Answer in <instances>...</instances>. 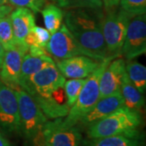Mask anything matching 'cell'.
Here are the masks:
<instances>
[{
	"label": "cell",
	"mask_w": 146,
	"mask_h": 146,
	"mask_svg": "<svg viewBox=\"0 0 146 146\" xmlns=\"http://www.w3.org/2000/svg\"><path fill=\"white\" fill-rule=\"evenodd\" d=\"M46 0H7L10 5L16 7H27L34 12H39L42 10Z\"/></svg>",
	"instance_id": "obj_27"
},
{
	"label": "cell",
	"mask_w": 146,
	"mask_h": 146,
	"mask_svg": "<svg viewBox=\"0 0 146 146\" xmlns=\"http://www.w3.org/2000/svg\"><path fill=\"white\" fill-rule=\"evenodd\" d=\"M32 142H33V146H46V144L44 143L43 139H42L41 132H40V133L33 140Z\"/></svg>",
	"instance_id": "obj_31"
},
{
	"label": "cell",
	"mask_w": 146,
	"mask_h": 146,
	"mask_svg": "<svg viewBox=\"0 0 146 146\" xmlns=\"http://www.w3.org/2000/svg\"><path fill=\"white\" fill-rule=\"evenodd\" d=\"M126 73L131 83L141 94H145L146 89V68L145 65L136 61L126 63Z\"/></svg>",
	"instance_id": "obj_21"
},
{
	"label": "cell",
	"mask_w": 146,
	"mask_h": 146,
	"mask_svg": "<svg viewBox=\"0 0 146 146\" xmlns=\"http://www.w3.org/2000/svg\"><path fill=\"white\" fill-rule=\"evenodd\" d=\"M14 90L18 102L21 135L27 141H33L49 119L30 94L22 89Z\"/></svg>",
	"instance_id": "obj_5"
},
{
	"label": "cell",
	"mask_w": 146,
	"mask_h": 146,
	"mask_svg": "<svg viewBox=\"0 0 146 146\" xmlns=\"http://www.w3.org/2000/svg\"><path fill=\"white\" fill-rule=\"evenodd\" d=\"M115 58L110 57L100 63L99 67L86 78V81L79 94L75 104L69 110L68 115L63 118L65 126L77 125L80 120L89 112L100 98L99 83L106 66Z\"/></svg>",
	"instance_id": "obj_3"
},
{
	"label": "cell",
	"mask_w": 146,
	"mask_h": 146,
	"mask_svg": "<svg viewBox=\"0 0 146 146\" xmlns=\"http://www.w3.org/2000/svg\"><path fill=\"white\" fill-rule=\"evenodd\" d=\"M66 80L54 64L49 65L33 74L22 88L31 96L50 97L54 92L62 88Z\"/></svg>",
	"instance_id": "obj_6"
},
{
	"label": "cell",
	"mask_w": 146,
	"mask_h": 146,
	"mask_svg": "<svg viewBox=\"0 0 146 146\" xmlns=\"http://www.w3.org/2000/svg\"><path fill=\"white\" fill-rule=\"evenodd\" d=\"M41 12L46 29L50 33V35H52L56 33L62 25L64 12L62 8L52 3L43 7Z\"/></svg>",
	"instance_id": "obj_20"
},
{
	"label": "cell",
	"mask_w": 146,
	"mask_h": 146,
	"mask_svg": "<svg viewBox=\"0 0 146 146\" xmlns=\"http://www.w3.org/2000/svg\"><path fill=\"white\" fill-rule=\"evenodd\" d=\"M122 106H123V99L121 93L99 98L92 109L80 120L78 124L88 127L94 123L104 119L105 117Z\"/></svg>",
	"instance_id": "obj_14"
},
{
	"label": "cell",
	"mask_w": 146,
	"mask_h": 146,
	"mask_svg": "<svg viewBox=\"0 0 146 146\" xmlns=\"http://www.w3.org/2000/svg\"><path fill=\"white\" fill-rule=\"evenodd\" d=\"M56 5L63 9L75 8H102V0H53Z\"/></svg>",
	"instance_id": "obj_25"
},
{
	"label": "cell",
	"mask_w": 146,
	"mask_h": 146,
	"mask_svg": "<svg viewBox=\"0 0 146 146\" xmlns=\"http://www.w3.org/2000/svg\"><path fill=\"white\" fill-rule=\"evenodd\" d=\"M125 72L126 62L123 58H115L110 62L100 79V98L120 93L122 80Z\"/></svg>",
	"instance_id": "obj_13"
},
{
	"label": "cell",
	"mask_w": 146,
	"mask_h": 146,
	"mask_svg": "<svg viewBox=\"0 0 146 146\" xmlns=\"http://www.w3.org/2000/svg\"><path fill=\"white\" fill-rule=\"evenodd\" d=\"M134 16L119 7L107 10L103 21V36L110 57L118 58L125 40L127 27Z\"/></svg>",
	"instance_id": "obj_4"
},
{
	"label": "cell",
	"mask_w": 146,
	"mask_h": 146,
	"mask_svg": "<svg viewBox=\"0 0 146 146\" xmlns=\"http://www.w3.org/2000/svg\"><path fill=\"white\" fill-rule=\"evenodd\" d=\"M63 89V87L59 88L48 98L36 95L32 96L48 119L64 118L68 115L70 107L67 102L66 95L62 93Z\"/></svg>",
	"instance_id": "obj_16"
},
{
	"label": "cell",
	"mask_w": 146,
	"mask_h": 146,
	"mask_svg": "<svg viewBox=\"0 0 146 146\" xmlns=\"http://www.w3.org/2000/svg\"><path fill=\"white\" fill-rule=\"evenodd\" d=\"M80 146H142L140 136L124 135L83 139Z\"/></svg>",
	"instance_id": "obj_19"
},
{
	"label": "cell",
	"mask_w": 146,
	"mask_h": 146,
	"mask_svg": "<svg viewBox=\"0 0 146 146\" xmlns=\"http://www.w3.org/2000/svg\"><path fill=\"white\" fill-rule=\"evenodd\" d=\"M7 3V0H0V6Z\"/></svg>",
	"instance_id": "obj_34"
},
{
	"label": "cell",
	"mask_w": 146,
	"mask_h": 146,
	"mask_svg": "<svg viewBox=\"0 0 146 146\" xmlns=\"http://www.w3.org/2000/svg\"><path fill=\"white\" fill-rule=\"evenodd\" d=\"M102 4L106 10H110L117 7L119 5V0H102Z\"/></svg>",
	"instance_id": "obj_29"
},
{
	"label": "cell",
	"mask_w": 146,
	"mask_h": 146,
	"mask_svg": "<svg viewBox=\"0 0 146 146\" xmlns=\"http://www.w3.org/2000/svg\"><path fill=\"white\" fill-rule=\"evenodd\" d=\"M146 52V16L136 15L131 17L125 40L121 50V55L132 60Z\"/></svg>",
	"instance_id": "obj_10"
},
{
	"label": "cell",
	"mask_w": 146,
	"mask_h": 146,
	"mask_svg": "<svg viewBox=\"0 0 146 146\" xmlns=\"http://www.w3.org/2000/svg\"><path fill=\"white\" fill-rule=\"evenodd\" d=\"M54 61L49 55L42 56H32L29 53L25 54L21 64L20 74V88L22 89L26 84L28 80L33 74L41 71L49 65L54 64Z\"/></svg>",
	"instance_id": "obj_17"
},
{
	"label": "cell",
	"mask_w": 146,
	"mask_h": 146,
	"mask_svg": "<svg viewBox=\"0 0 146 146\" xmlns=\"http://www.w3.org/2000/svg\"><path fill=\"white\" fill-rule=\"evenodd\" d=\"M4 53H5V50L4 48L3 47L2 44L0 43V68L2 66V63H3V57H4Z\"/></svg>",
	"instance_id": "obj_33"
},
{
	"label": "cell",
	"mask_w": 146,
	"mask_h": 146,
	"mask_svg": "<svg viewBox=\"0 0 146 146\" xmlns=\"http://www.w3.org/2000/svg\"><path fill=\"white\" fill-rule=\"evenodd\" d=\"M9 16L16 46L29 47L25 43V39L30 30L36 25L33 12L27 7H17L11 11Z\"/></svg>",
	"instance_id": "obj_15"
},
{
	"label": "cell",
	"mask_w": 146,
	"mask_h": 146,
	"mask_svg": "<svg viewBox=\"0 0 146 146\" xmlns=\"http://www.w3.org/2000/svg\"><path fill=\"white\" fill-rule=\"evenodd\" d=\"M12 10H13V7L10 4L5 3V4L0 6V19L3 16L9 15Z\"/></svg>",
	"instance_id": "obj_30"
},
{
	"label": "cell",
	"mask_w": 146,
	"mask_h": 146,
	"mask_svg": "<svg viewBox=\"0 0 146 146\" xmlns=\"http://www.w3.org/2000/svg\"><path fill=\"white\" fill-rule=\"evenodd\" d=\"M142 116L140 111L128 109L124 106L116 110L104 119L87 127V138L106 136H140Z\"/></svg>",
	"instance_id": "obj_2"
},
{
	"label": "cell",
	"mask_w": 146,
	"mask_h": 146,
	"mask_svg": "<svg viewBox=\"0 0 146 146\" xmlns=\"http://www.w3.org/2000/svg\"><path fill=\"white\" fill-rule=\"evenodd\" d=\"M0 146H11L9 141L6 139V137L1 131H0Z\"/></svg>",
	"instance_id": "obj_32"
},
{
	"label": "cell",
	"mask_w": 146,
	"mask_h": 146,
	"mask_svg": "<svg viewBox=\"0 0 146 146\" xmlns=\"http://www.w3.org/2000/svg\"><path fill=\"white\" fill-rule=\"evenodd\" d=\"M50 36V33L46 29L35 25L28 33L25 39V42L29 46H36L46 48Z\"/></svg>",
	"instance_id": "obj_23"
},
{
	"label": "cell",
	"mask_w": 146,
	"mask_h": 146,
	"mask_svg": "<svg viewBox=\"0 0 146 146\" xmlns=\"http://www.w3.org/2000/svg\"><path fill=\"white\" fill-rule=\"evenodd\" d=\"M121 8L131 15L145 14L146 0H119Z\"/></svg>",
	"instance_id": "obj_26"
},
{
	"label": "cell",
	"mask_w": 146,
	"mask_h": 146,
	"mask_svg": "<svg viewBox=\"0 0 146 146\" xmlns=\"http://www.w3.org/2000/svg\"><path fill=\"white\" fill-rule=\"evenodd\" d=\"M65 25L80 45L98 61L110 58L103 36L105 15L102 8H75L65 12Z\"/></svg>",
	"instance_id": "obj_1"
},
{
	"label": "cell",
	"mask_w": 146,
	"mask_h": 146,
	"mask_svg": "<svg viewBox=\"0 0 146 146\" xmlns=\"http://www.w3.org/2000/svg\"><path fill=\"white\" fill-rule=\"evenodd\" d=\"M120 93L123 97V106L125 107L136 111H140L144 107L145 100L143 94H141L131 83L126 72L122 80Z\"/></svg>",
	"instance_id": "obj_18"
},
{
	"label": "cell",
	"mask_w": 146,
	"mask_h": 146,
	"mask_svg": "<svg viewBox=\"0 0 146 146\" xmlns=\"http://www.w3.org/2000/svg\"><path fill=\"white\" fill-rule=\"evenodd\" d=\"M0 130L7 135H21L15 90L0 79Z\"/></svg>",
	"instance_id": "obj_9"
},
{
	"label": "cell",
	"mask_w": 146,
	"mask_h": 146,
	"mask_svg": "<svg viewBox=\"0 0 146 146\" xmlns=\"http://www.w3.org/2000/svg\"><path fill=\"white\" fill-rule=\"evenodd\" d=\"M85 81H86V78L70 79L65 81L63 89H64L65 95L67 98V102L70 108L76 102L79 94L80 93Z\"/></svg>",
	"instance_id": "obj_24"
},
{
	"label": "cell",
	"mask_w": 146,
	"mask_h": 146,
	"mask_svg": "<svg viewBox=\"0 0 146 146\" xmlns=\"http://www.w3.org/2000/svg\"><path fill=\"white\" fill-rule=\"evenodd\" d=\"M29 51V47L16 46L11 50H5L4 57L0 68V79L12 89L20 88V74L21 64L25 54Z\"/></svg>",
	"instance_id": "obj_11"
},
{
	"label": "cell",
	"mask_w": 146,
	"mask_h": 146,
	"mask_svg": "<svg viewBox=\"0 0 146 146\" xmlns=\"http://www.w3.org/2000/svg\"><path fill=\"white\" fill-rule=\"evenodd\" d=\"M0 43L5 50H11L16 46L9 15L0 19Z\"/></svg>",
	"instance_id": "obj_22"
},
{
	"label": "cell",
	"mask_w": 146,
	"mask_h": 146,
	"mask_svg": "<svg viewBox=\"0 0 146 146\" xmlns=\"http://www.w3.org/2000/svg\"><path fill=\"white\" fill-rule=\"evenodd\" d=\"M28 53L32 55V56H42V55H48L46 48H42L40 46H29V51Z\"/></svg>",
	"instance_id": "obj_28"
},
{
	"label": "cell",
	"mask_w": 146,
	"mask_h": 146,
	"mask_svg": "<svg viewBox=\"0 0 146 146\" xmlns=\"http://www.w3.org/2000/svg\"><path fill=\"white\" fill-rule=\"evenodd\" d=\"M46 50L58 60L78 55H85L95 59L91 53L80 45L65 24H62L60 29L50 36Z\"/></svg>",
	"instance_id": "obj_8"
},
{
	"label": "cell",
	"mask_w": 146,
	"mask_h": 146,
	"mask_svg": "<svg viewBox=\"0 0 146 146\" xmlns=\"http://www.w3.org/2000/svg\"><path fill=\"white\" fill-rule=\"evenodd\" d=\"M41 134L46 146H80L83 140L78 126H65L63 118L48 120L42 127Z\"/></svg>",
	"instance_id": "obj_7"
},
{
	"label": "cell",
	"mask_w": 146,
	"mask_h": 146,
	"mask_svg": "<svg viewBox=\"0 0 146 146\" xmlns=\"http://www.w3.org/2000/svg\"><path fill=\"white\" fill-rule=\"evenodd\" d=\"M102 62L85 55H78L58 60L55 65L66 78L85 79L99 67Z\"/></svg>",
	"instance_id": "obj_12"
}]
</instances>
